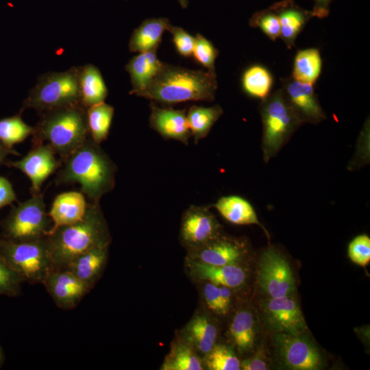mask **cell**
Returning a JSON list of instances; mask_svg holds the SVG:
<instances>
[{
    "label": "cell",
    "instance_id": "7bdbcfd3",
    "mask_svg": "<svg viewBox=\"0 0 370 370\" xmlns=\"http://www.w3.org/2000/svg\"><path fill=\"white\" fill-rule=\"evenodd\" d=\"M314 2L312 10L314 17L323 18L327 17L330 13V5L332 0H311Z\"/></svg>",
    "mask_w": 370,
    "mask_h": 370
},
{
    "label": "cell",
    "instance_id": "ba28073f",
    "mask_svg": "<svg viewBox=\"0 0 370 370\" xmlns=\"http://www.w3.org/2000/svg\"><path fill=\"white\" fill-rule=\"evenodd\" d=\"M51 221L45 212L43 195L39 193L14 206L4 227L11 241H28L47 236L52 227Z\"/></svg>",
    "mask_w": 370,
    "mask_h": 370
},
{
    "label": "cell",
    "instance_id": "bcb514c9",
    "mask_svg": "<svg viewBox=\"0 0 370 370\" xmlns=\"http://www.w3.org/2000/svg\"><path fill=\"white\" fill-rule=\"evenodd\" d=\"M182 8H186L188 4V0H177Z\"/></svg>",
    "mask_w": 370,
    "mask_h": 370
},
{
    "label": "cell",
    "instance_id": "5bb4252c",
    "mask_svg": "<svg viewBox=\"0 0 370 370\" xmlns=\"http://www.w3.org/2000/svg\"><path fill=\"white\" fill-rule=\"evenodd\" d=\"M282 90L302 123L318 124L326 119L314 85L300 82L293 77L281 79Z\"/></svg>",
    "mask_w": 370,
    "mask_h": 370
},
{
    "label": "cell",
    "instance_id": "3957f363",
    "mask_svg": "<svg viewBox=\"0 0 370 370\" xmlns=\"http://www.w3.org/2000/svg\"><path fill=\"white\" fill-rule=\"evenodd\" d=\"M218 87L215 71L192 70L164 63L140 97L162 104L212 101Z\"/></svg>",
    "mask_w": 370,
    "mask_h": 370
},
{
    "label": "cell",
    "instance_id": "f546056e",
    "mask_svg": "<svg viewBox=\"0 0 370 370\" xmlns=\"http://www.w3.org/2000/svg\"><path fill=\"white\" fill-rule=\"evenodd\" d=\"M161 369L202 370L204 369V365L199 353L190 345L180 338L172 345Z\"/></svg>",
    "mask_w": 370,
    "mask_h": 370
},
{
    "label": "cell",
    "instance_id": "603a6c76",
    "mask_svg": "<svg viewBox=\"0 0 370 370\" xmlns=\"http://www.w3.org/2000/svg\"><path fill=\"white\" fill-rule=\"evenodd\" d=\"M212 206L227 221L239 225H258L269 236V233L260 222L254 206L247 199L237 195L223 196Z\"/></svg>",
    "mask_w": 370,
    "mask_h": 370
},
{
    "label": "cell",
    "instance_id": "83f0119b",
    "mask_svg": "<svg viewBox=\"0 0 370 370\" xmlns=\"http://www.w3.org/2000/svg\"><path fill=\"white\" fill-rule=\"evenodd\" d=\"M223 113V108L219 105L210 107L193 105L188 108L186 119L195 144L208 136Z\"/></svg>",
    "mask_w": 370,
    "mask_h": 370
},
{
    "label": "cell",
    "instance_id": "ab89813d",
    "mask_svg": "<svg viewBox=\"0 0 370 370\" xmlns=\"http://www.w3.org/2000/svg\"><path fill=\"white\" fill-rule=\"evenodd\" d=\"M202 295L207 308L219 315H224L221 301L219 286L203 282Z\"/></svg>",
    "mask_w": 370,
    "mask_h": 370
},
{
    "label": "cell",
    "instance_id": "6da1fadb",
    "mask_svg": "<svg viewBox=\"0 0 370 370\" xmlns=\"http://www.w3.org/2000/svg\"><path fill=\"white\" fill-rule=\"evenodd\" d=\"M53 270L64 269L82 253L99 246L110 245L111 236L99 202L88 203L83 217L62 226L45 237Z\"/></svg>",
    "mask_w": 370,
    "mask_h": 370
},
{
    "label": "cell",
    "instance_id": "30bf717a",
    "mask_svg": "<svg viewBox=\"0 0 370 370\" xmlns=\"http://www.w3.org/2000/svg\"><path fill=\"white\" fill-rule=\"evenodd\" d=\"M258 280L260 286L269 297L292 295L296 289L288 261L273 247L268 248L261 255Z\"/></svg>",
    "mask_w": 370,
    "mask_h": 370
},
{
    "label": "cell",
    "instance_id": "7dc6e473",
    "mask_svg": "<svg viewBox=\"0 0 370 370\" xmlns=\"http://www.w3.org/2000/svg\"><path fill=\"white\" fill-rule=\"evenodd\" d=\"M1 351H0V363H1Z\"/></svg>",
    "mask_w": 370,
    "mask_h": 370
},
{
    "label": "cell",
    "instance_id": "8992f818",
    "mask_svg": "<svg viewBox=\"0 0 370 370\" xmlns=\"http://www.w3.org/2000/svg\"><path fill=\"white\" fill-rule=\"evenodd\" d=\"M79 66L62 72H48L38 77L21 110L38 113L81 103L78 84Z\"/></svg>",
    "mask_w": 370,
    "mask_h": 370
},
{
    "label": "cell",
    "instance_id": "1f68e13d",
    "mask_svg": "<svg viewBox=\"0 0 370 370\" xmlns=\"http://www.w3.org/2000/svg\"><path fill=\"white\" fill-rule=\"evenodd\" d=\"M114 113V107L105 102L86 108L89 136L96 143L100 145L108 138Z\"/></svg>",
    "mask_w": 370,
    "mask_h": 370
},
{
    "label": "cell",
    "instance_id": "f1b7e54d",
    "mask_svg": "<svg viewBox=\"0 0 370 370\" xmlns=\"http://www.w3.org/2000/svg\"><path fill=\"white\" fill-rule=\"evenodd\" d=\"M322 69V59L319 50L308 48L297 51L295 56L292 76L300 82L314 84Z\"/></svg>",
    "mask_w": 370,
    "mask_h": 370
},
{
    "label": "cell",
    "instance_id": "4fadbf2b",
    "mask_svg": "<svg viewBox=\"0 0 370 370\" xmlns=\"http://www.w3.org/2000/svg\"><path fill=\"white\" fill-rule=\"evenodd\" d=\"M249 253L246 240L223 233L209 243L188 249L186 258L212 265L236 264Z\"/></svg>",
    "mask_w": 370,
    "mask_h": 370
},
{
    "label": "cell",
    "instance_id": "b9f144b4",
    "mask_svg": "<svg viewBox=\"0 0 370 370\" xmlns=\"http://www.w3.org/2000/svg\"><path fill=\"white\" fill-rule=\"evenodd\" d=\"M16 200L12 184L4 177L0 176V208Z\"/></svg>",
    "mask_w": 370,
    "mask_h": 370
},
{
    "label": "cell",
    "instance_id": "9a60e30c",
    "mask_svg": "<svg viewBox=\"0 0 370 370\" xmlns=\"http://www.w3.org/2000/svg\"><path fill=\"white\" fill-rule=\"evenodd\" d=\"M53 149L46 144L34 145L32 149L21 159L8 162L25 173L30 180L31 193H40L44 182L61 166Z\"/></svg>",
    "mask_w": 370,
    "mask_h": 370
},
{
    "label": "cell",
    "instance_id": "7c38bea8",
    "mask_svg": "<svg viewBox=\"0 0 370 370\" xmlns=\"http://www.w3.org/2000/svg\"><path fill=\"white\" fill-rule=\"evenodd\" d=\"M262 309L268 326L275 333L299 334L308 330L298 302L292 297H269Z\"/></svg>",
    "mask_w": 370,
    "mask_h": 370
},
{
    "label": "cell",
    "instance_id": "74e56055",
    "mask_svg": "<svg viewBox=\"0 0 370 370\" xmlns=\"http://www.w3.org/2000/svg\"><path fill=\"white\" fill-rule=\"evenodd\" d=\"M172 35V40L177 51L182 56H192L195 44V36L180 27L170 26L168 30Z\"/></svg>",
    "mask_w": 370,
    "mask_h": 370
},
{
    "label": "cell",
    "instance_id": "cb8c5ba5",
    "mask_svg": "<svg viewBox=\"0 0 370 370\" xmlns=\"http://www.w3.org/2000/svg\"><path fill=\"white\" fill-rule=\"evenodd\" d=\"M218 329L207 314H195L183 330L182 339L199 354H206L216 344Z\"/></svg>",
    "mask_w": 370,
    "mask_h": 370
},
{
    "label": "cell",
    "instance_id": "5b68a950",
    "mask_svg": "<svg viewBox=\"0 0 370 370\" xmlns=\"http://www.w3.org/2000/svg\"><path fill=\"white\" fill-rule=\"evenodd\" d=\"M259 112L262 125V158L267 163L276 156L303 123L281 88L261 100Z\"/></svg>",
    "mask_w": 370,
    "mask_h": 370
},
{
    "label": "cell",
    "instance_id": "f35d334b",
    "mask_svg": "<svg viewBox=\"0 0 370 370\" xmlns=\"http://www.w3.org/2000/svg\"><path fill=\"white\" fill-rule=\"evenodd\" d=\"M21 278L0 255V293H14Z\"/></svg>",
    "mask_w": 370,
    "mask_h": 370
},
{
    "label": "cell",
    "instance_id": "d6a6232c",
    "mask_svg": "<svg viewBox=\"0 0 370 370\" xmlns=\"http://www.w3.org/2000/svg\"><path fill=\"white\" fill-rule=\"evenodd\" d=\"M22 112L17 114L0 119V142L7 148L25 140L32 135L34 127L25 123L21 117Z\"/></svg>",
    "mask_w": 370,
    "mask_h": 370
},
{
    "label": "cell",
    "instance_id": "ee69618b",
    "mask_svg": "<svg viewBox=\"0 0 370 370\" xmlns=\"http://www.w3.org/2000/svg\"><path fill=\"white\" fill-rule=\"evenodd\" d=\"M231 288L225 286H219V290H220V296H221V301L222 305V309L223 312V314H226L228 313L231 303H232V291Z\"/></svg>",
    "mask_w": 370,
    "mask_h": 370
},
{
    "label": "cell",
    "instance_id": "7402d4cb",
    "mask_svg": "<svg viewBox=\"0 0 370 370\" xmlns=\"http://www.w3.org/2000/svg\"><path fill=\"white\" fill-rule=\"evenodd\" d=\"M109 245L90 249L74 258L64 269L92 288L100 278L108 257Z\"/></svg>",
    "mask_w": 370,
    "mask_h": 370
},
{
    "label": "cell",
    "instance_id": "8d00e7d4",
    "mask_svg": "<svg viewBox=\"0 0 370 370\" xmlns=\"http://www.w3.org/2000/svg\"><path fill=\"white\" fill-rule=\"evenodd\" d=\"M347 254L355 264L366 267L370 261V238L362 234L354 237L349 243Z\"/></svg>",
    "mask_w": 370,
    "mask_h": 370
},
{
    "label": "cell",
    "instance_id": "836d02e7",
    "mask_svg": "<svg viewBox=\"0 0 370 370\" xmlns=\"http://www.w3.org/2000/svg\"><path fill=\"white\" fill-rule=\"evenodd\" d=\"M204 367L210 370H239L241 361L231 347L223 344H215L205 354Z\"/></svg>",
    "mask_w": 370,
    "mask_h": 370
},
{
    "label": "cell",
    "instance_id": "e0dca14e",
    "mask_svg": "<svg viewBox=\"0 0 370 370\" xmlns=\"http://www.w3.org/2000/svg\"><path fill=\"white\" fill-rule=\"evenodd\" d=\"M186 267L191 278L196 282H210L231 288L241 287L247 276L245 269L239 264L212 265L186 258Z\"/></svg>",
    "mask_w": 370,
    "mask_h": 370
},
{
    "label": "cell",
    "instance_id": "484cf974",
    "mask_svg": "<svg viewBox=\"0 0 370 370\" xmlns=\"http://www.w3.org/2000/svg\"><path fill=\"white\" fill-rule=\"evenodd\" d=\"M78 84L81 103L86 108L104 102L108 90L102 75L92 64L79 66Z\"/></svg>",
    "mask_w": 370,
    "mask_h": 370
},
{
    "label": "cell",
    "instance_id": "d590c367",
    "mask_svg": "<svg viewBox=\"0 0 370 370\" xmlns=\"http://www.w3.org/2000/svg\"><path fill=\"white\" fill-rule=\"evenodd\" d=\"M218 55V49L209 40L199 34L195 36L192 57L196 62L208 71H215L214 63Z\"/></svg>",
    "mask_w": 370,
    "mask_h": 370
},
{
    "label": "cell",
    "instance_id": "60d3db41",
    "mask_svg": "<svg viewBox=\"0 0 370 370\" xmlns=\"http://www.w3.org/2000/svg\"><path fill=\"white\" fill-rule=\"evenodd\" d=\"M267 357L263 350H259L253 356L241 362L243 370H267L269 369Z\"/></svg>",
    "mask_w": 370,
    "mask_h": 370
},
{
    "label": "cell",
    "instance_id": "9c48e42d",
    "mask_svg": "<svg viewBox=\"0 0 370 370\" xmlns=\"http://www.w3.org/2000/svg\"><path fill=\"white\" fill-rule=\"evenodd\" d=\"M304 334L275 333L273 342L276 354L289 369H320L323 366L322 354L316 345Z\"/></svg>",
    "mask_w": 370,
    "mask_h": 370
},
{
    "label": "cell",
    "instance_id": "7a4b0ae2",
    "mask_svg": "<svg viewBox=\"0 0 370 370\" xmlns=\"http://www.w3.org/2000/svg\"><path fill=\"white\" fill-rule=\"evenodd\" d=\"M63 162L56 178L58 184L79 183L81 192L94 202L113 190L116 165L90 137Z\"/></svg>",
    "mask_w": 370,
    "mask_h": 370
},
{
    "label": "cell",
    "instance_id": "44dd1931",
    "mask_svg": "<svg viewBox=\"0 0 370 370\" xmlns=\"http://www.w3.org/2000/svg\"><path fill=\"white\" fill-rule=\"evenodd\" d=\"M156 51L138 53L126 64L132 86L130 94L140 97L161 70L164 62L158 58Z\"/></svg>",
    "mask_w": 370,
    "mask_h": 370
},
{
    "label": "cell",
    "instance_id": "d6986e66",
    "mask_svg": "<svg viewBox=\"0 0 370 370\" xmlns=\"http://www.w3.org/2000/svg\"><path fill=\"white\" fill-rule=\"evenodd\" d=\"M270 7L280 21V38L288 49H292L307 22L314 17V13L299 6L293 0H282Z\"/></svg>",
    "mask_w": 370,
    "mask_h": 370
},
{
    "label": "cell",
    "instance_id": "277c9868",
    "mask_svg": "<svg viewBox=\"0 0 370 370\" xmlns=\"http://www.w3.org/2000/svg\"><path fill=\"white\" fill-rule=\"evenodd\" d=\"M34 127L32 143L48 145L64 161L90 137L86 108L78 103L43 112Z\"/></svg>",
    "mask_w": 370,
    "mask_h": 370
},
{
    "label": "cell",
    "instance_id": "d4e9b609",
    "mask_svg": "<svg viewBox=\"0 0 370 370\" xmlns=\"http://www.w3.org/2000/svg\"><path fill=\"white\" fill-rule=\"evenodd\" d=\"M171 25L166 18L145 19L132 34L129 42L130 51L142 53L157 50L164 32L168 31Z\"/></svg>",
    "mask_w": 370,
    "mask_h": 370
},
{
    "label": "cell",
    "instance_id": "52a82bcc",
    "mask_svg": "<svg viewBox=\"0 0 370 370\" xmlns=\"http://www.w3.org/2000/svg\"><path fill=\"white\" fill-rule=\"evenodd\" d=\"M45 237L28 241H0L1 256L21 280L42 283L53 270Z\"/></svg>",
    "mask_w": 370,
    "mask_h": 370
},
{
    "label": "cell",
    "instance_id": "4dcf8cb0",
    "mask_svg": "<svg viewBox=\"0 0 370 370\" xmlns=\"http://www.w3.org/2000/svg\"><path fill=\"white\" fill-rule=\"evenodd\" d=\"M241 82L242 89L247 95L262 100L270 95L273 78L266 67L253 64L244 71Z\"/></svg>",
    "mask_w": 370,
    "mask_h": 370
},
{
    "label": "cell",
    "instance_id": "e575fe53",
    "mask_svg": "<svg viewBox=\"0 0 370 370\" xmlns=\"http://www.w3.org/2000/svg\"><path fill=\"white\" fill-rule=\"evenodd\" d=\"M249 25L260 29L273 41L280 36V21L271 7L254 13L249 20Z\"/></svg>",
    "mask_w": 370,
    "mask_h": 370
},
{
    "label": "cell",
    "instance_id": "4316f807",
    "mask_svg": "<svg viewBox=\"0 0 370 370\" xmlns=\"http://www.w3.org/2000/svg\"><path fill=\"white\" fill-rule=\"evenodd\" d=\"M229 335L240 353L250 352L256 341V321L253 313L247 309L238 311L230 327Z\"/></svg>",
    "mask_w": 370,
    "mask_h": 370
},
{
    "label": "cell",
    "instance_id": "2e32d148",
    "mask_svg": "<svg viewBox=\"0 0 370 370\" xmlns=\"http://www.w3.org/2000/svg\"><path fill=\"white\" fill-rule=\"evenodd\" d=\"M56 305L73 308L91 288L66 269L52 270L42 283Z\"/></svg>",
    "mask_w": 370,
    "mask_h": 370
},
{
    "label": "cell",
    "instance_id": "8fae6325",
    "mask_svg": "<svg viewBox=\"0 0 370 370\" xmlns=\"http://www.w3.org/2000/svg\"><path fill=\"white\" fill-rule=\"evenodd\" d=\"M223 233L221 224L208 206L190 205L183 213L180 239L187 249L202 246Z\"/></svg>",
    "mask_w": 370,
    "mask_h": 370
},
{
    "label": "cell",
    "instance_id": "f6af8a7d",
    "mask_svg": "<svg viewBox=\"0 0 370 370\" xmlns=\"http://www.w3.org/2000/svg\"><path fill=\"white\" fill-rule=\"evenodd\" d=\"M10 154L16 156L19 155V153L14 149H8L0 142V165L4 163L8 156Z\"/></svg>",
    "mask_w": 370,
    "mask_h": 370
},
{
    "label": "cell",
    "instance_id": "ffe728a7",
    "mask_svg": "<svg viewBox=\"0 0 370 370\" xmlns=\"http://www.w3.org/2000/svg\"><path fill=\"white\" fill-rule=\"evenodd\" d=\"M87 206L82 192L69 191L57 195L48 213L53 223L48 235L62 226L69 225L80 220L86 211Z\"/></svg>",
    "mask_w": 370,
    "mask_h": 370
},
{
    "label": "cell",
    "instance_id": "ac0fdd59",
    "mask_svg": "<svg viewBox=\"0 0 370 370\" xmlns=\"http://www.w3.org/2000/svg\"><path fill=\"white\" fill-rule=\"evenodd\" d=\"M149 125L166 139H173L188 145L191 136L186 119V110L161 108L150 103Z\"/></svg>",
    "mask_w": 370,
    "mask_h": 370
}]
</instances>
